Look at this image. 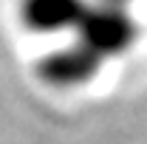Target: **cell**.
Returning a JSON list of instances; mask_svg holds the SVG:
<instances>
[{"label":"cell","instance_id":"6da1fadb","mask_svg":"<svg viewBox=\"0 0 147 144\" xmlns=\"http://www.w3.org/2000/svg\"><path fill=\"white\" fill-rule=\"evenodd\" d=\"M74 37L105 62L113 57H122L136 45L139 23L127 11V3L88 0L79 23L74 26Z\"/></svg>","mask_w":147,"mask_h":144},{"label":"cell","instance_id":"7a4b0ae2","mask_svg":"<svg viewBox=\"0 0 147 144\" xmlns=\"http://www.w3.org/2000/svg\"><path fill=\"white\" fill-rule=\"evenodd\" d=\"M102 71V59L93 54L88 45H82L76 37L71 42L59 45L54 51L40 59L37 73L45 85L51 88H79V85H88L91 79H96V73Z\"/></svg>","mask_w":147,"mask_h":144},{"label":"cell","instance_id":"3957f363","mask_svg":"<svg viewBox=\"0 0 147 144\" xmlns=\"http://www.w3.org/2000/svg\"><path fill=\"white\" fill-rule=\"evenodd\" d=\"M88 0H20V20L34 34L74 31Z\"/></svg>","mask_w":147,"mask_h":144},{"label":"cell","instance_id":"277c9868","mask_svg":"<svg viewBox=\"0 0 147 144\" xmlns=\"http://www.w3.org/2000/svg\"><path fill=\"white\" fill-rule=\"evenodd\" d=\"M110 3H130V0H110Z\"/></svg>","mask_w":147,"mask_h":144}]
</instances>
